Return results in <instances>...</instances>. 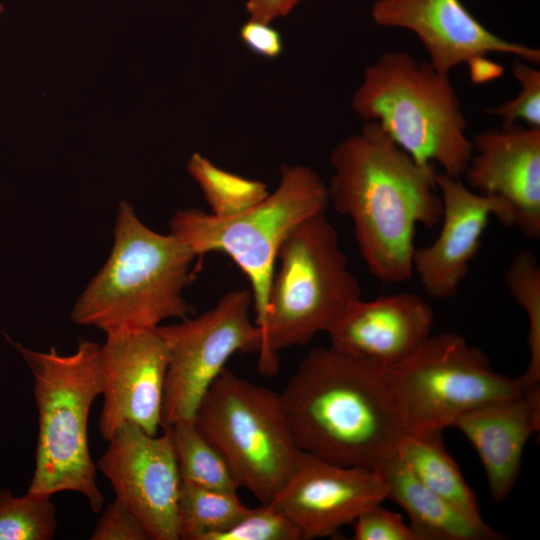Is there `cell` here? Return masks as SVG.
<instances>
[{
	"mask_svg": "<svg viewBox=\"0 0 540 540\" xmlns=\"http://www.w3.org/2000/svg\"><path fill=\"white\" fill-rule=\"evenodd\" d=\"M329 161L330 205L351 219L369 272L382 283L410 279L417 225L433 228L442 216L435 168L419 165L373 122L339 142Z\"/></svg>",
	"mask_w": 540,
	"mask_h": 540,
	"instance_id": "cell-1",
	"label": "cell"
},
{
	"mask_svg": "<svg viewBox=\"0 0 540 540\" xmlns=\"http://www.w3.org/2000/svg\"><path fill=\"white\" fill-rule=\"evenodd\" d=\"M279 399L298 448L334 464L379 471L407 433L385 367L331 346L307 353Z\"/></svg>",
	"mask_w": 540,
	"mask_h": 540,
	"instance_id": "cell-2",
	"label": "cell"
},
{
	"mask_svg": "<svg viewBox=\"0 0 540 540\" xmlns=\"http://www.w3.org/2000/svg\"><path fill=\"white\" fill-rule=\"evenodd\" d=\"M110 255L77 298L71 319L106 336L153 330L194 314L184 291L193 279L196 254L172 233L147 227L122 200Z\"/></svg>",
	"mask_w": 540,
	"mask_h": 540,
	"instance_id": "cell-3",
	"label": "cell"
},
{
	"mask_svg": "<svg viewBox=\"0 0 540 540\" xmlns=\"http://www.w3.org/2000/svg\"><path fill=\"white\" fill-rule=\"evenodd\" d=\"M354 113L378 124L419 165L438 164L461 179L473 154L467 122L449 75L405 51L368 65L351 99Z\"/></svg>",
	"mask_w": 540,
	"mask_h": 540,
	"instance_id": "cell-4",
	"label": "cell"
},
{
	"mask_svg": "<svg viewBox=\"0 0 540 540\" xmlns=\"http://www.w3.org/2000/svg\"><path fill=\"white\" fill-rule=\"evenodd\" d=\"M33 375L38 411L35 469L29 493L52 497L59 492L84 496L94 513L104 503L88 445V418L102 393L100 344L82 340L71 354L54 346L35 351L7 337Z\"/></svg>",
	"mask_w": 540,
	"mask_h": 540,
	"instance_id": "cell-5",
	"label": "cell"
},
{
	"mask_svg": "<svg viewBox=\"0 0 540 540\" xmlns=\"http://www.w3.org/2000/svg\"><path fill=\"white\" fill-rule=\"evenodd\" d=\"M338 238L322 213L298 225L281 245L260 329L257 354L263 375L277 373L280 351L304 346L317 333L327 332L343 310L361 298Z\"/></svg>",
	"mask_w": 540,
	"mask_h": 540,
	"instance_id": "cell-6",
	"label": "cell"
},
{
	"mask_svg": "<svg viewBox=\"0 0 540 540\" xmlns=\"http://www.w3.org/2000/svg\"><path fill=\"white\" fill-rule=\"evenodd\" d=\"M330 206L327 184L311 167L284 165L277 187L258 204L230 217L199 209H181L170 220V233L196 256H229L251 285L254 323L263 327L279 249L305 220Z\"/></svg>",
	"mask_w": 540,
	"mask_h": 540,
	"instance_id": "cell-7",
	"label": "cell"
},
{
	"mask_svg": "<svg viewBox=\"0 0 540 540\" xmlns=\"http://www.w3.org/2000/svg\"><path fill=\"white\" fill-rule=\"evenodd\" d=\"M194 422L227 463L239 488L270 503L296 468L301 450L279 394L225 368L203 397Z\"/></svg>",
	"mask_w": 540,
	"mask_h": 540,
	"instance_id": "cell-8",
	"label": "cell"
},
{
	"mask_svg": "<svg viewBox=\"0 0 540 540\" xmlns=\"http://www.w3.org/2000/svg\"><path fill=\"white\" fill-rule=\"evenodd\" d=\"M385 369L407 433L443 431L466 412L534 385L523 374L495 372L481 349L455 333L430 335Z\"/></svg>",
	"mask_w": 540,
	"mask_h": 540,
	"instance_id": "cell-9",
	"label": "cell"
},
{
	"mask_svg": "<svg viewBox=\"0 0 540 540\" xmlns=\"http://www.w3.org/2000/svg\"><path fill=\"white\" fill-rule=\"evenodd\" d=\"M251 291L227 292L209 310L154 330L168 348L162 406V427L194 421L196 411L214 381L237 352L258 353L259 328L251 320Z\"/></svg>",
	"mask_w": 540,
	"mask_h": 540,
	"instance_id": "cell-10",
	"label": "cell"
},
{
	"mask_svg": "<svg viewBox=\"0 0 540 540\" xmlns=\"http://www.w3.org/2000/svg\"><path fill=\"white\" fill-rule=\"evenodd\" d=\"M96 467L115 498L140 520L149 539L179 540L181 480L168 429L150 435L136 425H122L108 440Z\"/></svg>",
	"mask_w": 540,
	"mask_h": 540,
	"instance_id": "cell-11",
	"label": "cell"
},
{
	"mask_svg": "<svg viewBox=\"0 0 540 540\" xmlns=\"http://www.w3.org/2000/svg\"><path fill=\"white\" fill-rule=\"evenodd\" d=\"M387 499L380 472L342 466L301 451L296 468L270 502L302 539L329 537Z\"/></svg>",
	"mask_w": 540,
	"mask_h": 540,
	"instance_id": "cell-12",
	"label": "cell"
},
{
	"mask_svg": "<svg viewBox=\"0 0 540 540\" xmlns=\"http://www.w3.org/2000/svg\"><path fill=\"white\" fill-rule=\"evenodd\" d=\"M168 358L167 345L154 329L106 336L100 345L103 406L98 423L105 441L128 423L158 434Z\"/></svg>",
	"mask_w": 540,
	"mask_h": 540,
	"instance_id": "cell-13",
	"label": "cell"
},
{
	"mask_svg": "<svg viewBox=\"0 0 540 540\" xmlns=\"http://www.w3.org/2000/svg\"><path fill=\"white\" fill-rule=\"evenodd\" d=\"M375 24L413 32L425 48L431 66L449 75L463 63L470 65L490 53L540 63V50L508 41L486 28L461 0H376L371 8Z\"/></svg>",
	"mask_w": 540,
	"mask_h": 540,
	"instance_id": "cell-14",
	"label": "cell"
},
{
	"mask_svg": "<svg viewBox=\"0 0 540 540\" xmlns=\"http://www.w3.org/2000/svg\"><path fill=\"white\" fill-rule=\"evenodd\" d=\"M435 179L442 200L441 230L433 243L415 248L413 271L428 295L444 299L457 294L490 217L511 227L514 216L503 199L477 193L461 179L443 172H436Z\"/></svg>",
	"mask_w": 540,
	"mask_h": 540,
	"instance_id": "cell-15",
	"label": "cell"
},
{
	"mask_svg": "<svg viewBox=\"0 0 540 540\" xmlns=\"http://www.w3.org/2000/svg\"><path fill=\"white\" fill-rule=\"evenodd\" d=\"M463 174L473 191L503 199L513 226L528 239L540 238V128L513 125L476 134Z\"/></svg>",
	"mask_w": 540,
	"mask_h": 540,
	"instance_id": "cell-16",
	"label": "cell"
},
{
	"mask_svg": "<svg viewBox=\"0 0 540 540\" xmlns=\"http://www.w3.org/2000/svg\"><path fill=\"white\" fill-rule=\"evenodd\" d=\"M433 321V310L421 296L401 292L351 302L327 333L334 349L387 368L431 335Z\"/></svg>",
	"mask_w": 540,
	"mask_h": 540,
	"instance_id": "cell-17",
	"label": "cell"
},
{
	"mask_svg": "<svg viewBox=\"0 0 540 540\" xmlns=\"http://www.w3.org/2000/svg\"><path fill=\"white\" fill-rule=\"evenodd\" d=\"M453 426L476 450L492 499L502 502L518 480L527 441L540 428V384L470 410Z\"/></svg>",
	"mask_w": 540,
	"mask_h": 540,
	"instance_id": "cell-18",
	"label": "cell"
},
{
	"mask_svg": "<svg viewBox=\"0 0 540 540\" xmlns=\"http://www.w3.org/2000/svg\"><path fill=\"white\" fill-rule=\"evenodd\" d=\"M378 472L387 486V499L409 516L415 540H500L503 535L483 518L473 517L422 484L397 456Z\"/></svg>",
	"mask_w": 540,
	"mask_h": 540,
	"instance_id": "cell-19",
	"label": "cell"
},
{
	"mask_svg": "<svg viewBox=\"0 0 540 540\" xmlns=\"http://www.w3.org/2000/svg\"><path fill=\"white\" fill-rule=\"evenodd\" d=\"M396 454L427 488L467 514L481 518L475 494L447 452L442 431L406 433Z\"/></svg>",
	"mask_w": 540,
	"mask_h": 540,
	"instance_id": "cell-20",
	"label": "cell"
},
{
	"mask_svg": "<svg viewBox=\"0 0 540 540\" xmlns=\"http://www.w3.org/2000/svg\"><path fill=\"white\" fill-rule=\"evenodd\" d=\"M250 510L237 492L201 488L181 483L178 501V537L213 540Z\"/></svg>",
	"mask_w": 540,
	"mask_h": 540,
	"instance_id": "cell-21",
	"label": "cell"
},
{
	"mask_svg": "<svg viewBox=\"0 0 540 540\" xmlns=\"http://www.w3.org/2000/svg\"><path fill=\"white\" fill-rule=\"evenodd\" d=\"M181 483L237 492L239 487L223 457L199 431L194 421L169 428Z\"/></svg>",
	"mask_w": 540,
	"mask_h": 540,
	"instance_id": "cell-22",
	"label": "cell"
},
{
	"mask_svg": "<svg viewBox=\"0 0 540 540\" xmlns=\"http://www.w3.org/2000/svg\"><path fill=\"white\" fill-rule=\"evenodd\" d=\"M187 171L201 189L211 214L217 217L244 212L269 194L264 182L220 168L199 152L189 157Z\"/></svg>",
	"mask_w": 540,
	"mask_h": 540,
	"instance_id": "cell-23",
	"label": "cell"
},
{
	"mask_svg": "<svg viewBox=\"0 0 540 540\" xmlns=\"http://www.w3.org/2000/svg\"><path fill=\"white\" fill-rule=\"evenodd\" d=\"M505 281L511 296L528 319L527 345L530 359L523 376L531 384L540 382V267L535 254L524 250L511 261Z\"/></svg>",
	"mask_w": 540,
	"mask_h": 540,
	"instance_id": "cell-24",
	"label": "cell"
},
{
	"mask_svg": "<svg viewBox=\"0 0 540 540\" xmlns=\"http://www.w3.org/2000/svg\"><path fill=\"white\" fill-rule=\"evenodd\" d=\"M52 497L27 492L17 497L0 488V540H51L57 529Z\"/></svg>",
	"mask_w": 540,
	"mask_h": 540,
	"instance_id": "cell-25",
	"label": "cell"
},
{
	"mask_svg": "<svg viewBox=\"0 0 540 540\" xmlns=\"http://www.w3.org/2000/svg\"><path fill=\"white\" fill-rule=\"evenodd\" d=\"M524 60L515 58L512 72L520 89L517 95L502 105L487 109L502 120V126L510 127L518 121L531 128H540V71Z\"/></svg>",
	"mask_w": 540,
	"mask_h": 540,
	"instance_id": "cell-26",
	"label": "cell"
},
{
	"mask_svg": "<svg viewBox=\"0 0 540 540\" xmlns=\"http://www.w3.org/2000/svg\"><path fill=\"white\" fill-rule=\"evenodd\" d=\"M297 527L272 503L250 510L213 540H300Z\"/></svg>",
	"mask_w": 540,
	"mask_h": 540,
	"instance_id": "cell-27",
	"label": "cell"
},
{
	"mask_svg": "<svg viewBox=\"0 0 540 540\" xmlns=\"http://www.w3.org/2000/svg\"><path fill=\"white\" fill-rule=\"evenodd\" d=\"M354 540H415L400 514L375 505L354 521Z\"/></svg>",
	"mask_w": 540,
	"mask_h": 540,
	"instance_id": "cell-28",
	"label": "cell"
},
{
	"mask_svg": "<svg viewBox=\"0 0 540 540\" xmlns=\"http://www.w3.org/2000/svg\"><path fill=\"white\" fill-rule=\"evenodd\" d=\"M90 538L92 540H148L149 536L136 515L115 498L102 512Z\"/></svg>",
	"mask_w": 540,
	"mask_h": 540,
	"instance_id": "cell-29",
	"label": "cell"
},
{
	"mask_svg": "<svg viewBox=\"0 0 540 540\" xmlns=\"http://www.w3.org/2000/svg\"><path fill=\"white\" fill-rule=\"evenodd\" d=\"M239 37L249 51L266 59L278 58L284 49L280 32L270 22L249 18L240 27Z\"/></svg>",
	"mask_w": 540,
	"mask_h": 540,
	"instance_id": "cell-30",
	"label": "cell"
},
{
	"mask_svg": "<svg viewBox=\"0 0 540 540\" xmlns=\"http://www.w3.org/2000/svg\"><path fill=\"white\" fill-rule=\"evenodd\" d=\"M287 0H247L246 9L249 18L270 22L283 16V9Z\"/></svg>",
	"mask_w": 540,
	"mask_h": 540,
	"instance_id": "cell-31",
	"label": "cell"
},
{
	"mask_svg": "<svg viewBox=\"0 0 540 540\" xmlns=\"http://www.w3.org/2000/svg\"><path fill=\"white\" fill-rule=\"evenodd\" d=\"M301 0H287L283 9V16L290 13Z\"/></svg>",
	"mask_w": 540,
	"mask_h": 540,
	"instance_id": "cell-32",
	"label": "cell"
},
{
	"mask_svg": "<svg viewBox=\"0 0 540 540\" xmlns=\"http://www.w3.org/2000/svg\"><path fill=\"white\" fill-rule=\"evenodd\" d=\"M3 10H4V6H3V3H2V0H0V16L3 13Z\"/></svg>",
	"mask_w": 540,
	"mask_h": 540,
	"instance_id": "cell-33",
	"label": "cell"
}]
</instances>
